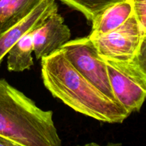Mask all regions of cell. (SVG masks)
I'll list each match as a JSON object with an SVG mask.
<instances>
[{
	"instance_id": "obj_6",
	"label": "cell",
	"mask_w": 146,
	"mask_h": 146,
	"mask_svg": "<svg viewBox=\"0 0 146 146\" xmlns=\"http://www.w3.org/2000/svg\"><path fill=\"white\" fill-rule=\"evenodd\" d=\"M71 30L64 23V19L58 11L51 14L32 31L34 52L37 60L56 51L71 40Z\"/></svg>"
},
{
	"instance_id": "obj_7",
	"label": "cell",
	"mask_w": 146,
	"mask_h": 146,
	"mask_svg": "<svg viewBox=\"0 0 146 146\" xmlns=\"http://www.w3.org/2000/svg\"><path fill=\"white\" fill-rule=\"evenodd\" d=\"M58 11L56 0H44L24 19L0 32V64L11 46L23 36L38 28L51 14Z\"/></svg>"
},
{
	"instance_id": "obj_8",
	"label": "cell",
	"mask_w": 146,
	"mask_h": 146,
	"mask_svg": "<svg viewBox=\"0 0 146 146\" xmlns=\"http://www.w3.org/2000/svg\"><path fill=\"white\" fill-rule=\"evenodd\" d=\"M132 14L133 6L130 0L115 3L93 20L92 29L88 37L94 38L115 29L124 24Z\"/></svg>"
},
{
	"instance_id": "obj_13",
	"label": "cell",
	"mask_w": 146,
	"mask_h": 146,
	"mask_svg": "<svg viewBox=\"0 0 146 146\" xmlns=\"http://www.w3.org/2000/svg\"><path fill=\"white\" fill-rule=\"evenodd\" d=\"M0 146H23L17 143L0 136Z\"/></svg>"
},
{
	"instance_id": "obj_11",
	"label": "cell",
	"mask_w": 146,
	"mask_h": 146,
	"mask_svg": "<svg viewBox=\"0 0 146 146\" xmlns=\"http://www.w3.org/2000/svg\"><path fill=\"white\" fill-rule=\"evenodd\" d=\"M71 8L82 13L90 22L103 11L122 0H60Z\"/></svg>"
},
{
	"instance_id": "obj_14",
	"label": "cell",
	"mask_w": 146,
	"mask_h": 146,
	"mask_svg": "<svg viewBox=\"0 0 146 146\" xmlns=\"http://www.w3.org/2000/svg\"><path fill=\"white\" fill-rule=\"evenodd\" d=\"M78 146H123V145L121 143H109L106 144V145H100V144L96 143H88L84 144V145H78Z\"/></svg>"
},
{
	"instance_id": "obj_2",
	"label": "cell",
	"mask_w": 146,
	"mask_h": 146,
	"mask_svg": "<svg viewBox=\"0 0 146 146\" xmlns=\"http://www.w3.org/2000/svg\"><path fill=\"white\" fill-rule=\"evenodd\" d=\"M0 136L23 146H62L53 112L0 79Z\"/></svg>"
},
{
	"instance_id": "obj_12",
	"label": "cell",
	"mask_w": 146,
	"mask_h": 146,
	"mask_svg": "<svg viewBox=\"0 0 146 146\" xmlns=\"http://www.w3.org/2000/svg\"><path fill=\"white\" fill-rule=\"evenodd\" d=\"M133 6V14L143 30L146 31V0H130Z\"/></svg>"
},
{
	"instance_id": "obj_10",
	"label": "cell",
	"mask_w": 146,
	"mask_h": 146,
	"mask_svg": "<svg viewBox=\"0 0 146 146\" xmlns=\"http://www.w3.org/2000/svg\"><path fill=\"white\" fill-rule=\"evenodd\" d=\"M32 31L23 36L7 52V68L13 72H22L34 65Z\"/></svg>"
},
{
	"instance_id": "obj_1",
	"label": "cell",
	"mask_w": 146,
	"mask_h": 146,
	"mask_svg": "<svg viewBox=\"0 0 146 146\" xmlns=\"http://www.w3.org/2000/svg\"><path fill=\"white\" fill-rule=\"evenodd\" d=\"M41 60L44 86L53 96L76 112L108 123H122L131 114L81 75L61 49Z\"/></svg>"
},
{
	"instance_id": "obj_9",
	"label": "cell",
	"mask_w": 146,
	"mask_h": 146,
	"mask_svg": "<svg viewBox=\"0 0 146 146\" xmlns=\"http://www.w3.org/2000/svg\"><path fill=\"white\" fill-rule=\"evenodd\" d=\"M44 0H0V32L25 18Z\"/></svg>"
},
{
	"instance_id": "obj_5",
	"label": "cell",
	"mask_w": 146,
	"mask_h": 146,
	"mask_svg": "<svg viewBox=\"0 0 146 146\" xmlns=\"http://www.w3.org/2000/svg\"><path fill=\"white\" fill-rule=\"evenodd\" d=\"M90 38L102 58L128 61L132 59L146 43V31L142 29L133 14L115 29Z\"/></svg>"
},
{
	"instance_id": "obj_4",
	"label": "cell",
	"mask_w": 146,
	"mask_h": 146,
	"mask_svg": "<svg viewBox=\"0 0 146 146\" xmlns=\"http://www.w3.org/2000/svg\"><path fill=\"white\" fill-rule=\"evenodd\" d=\"M61 49L81 75L108 98L118 102L110 84L104 59L98 54L88 36L71 39Z\"/></svg>"
},
{
	"instance_id": "obj_3",
	"label": "cell",
	"mask_w": 146,
	"mask_h": 146,
	"mask_svg": "<svg viewBox=\"0 0 146 146\" xmlns=\"http://www.w3.org/2000/svg\"><path fill=\"white\" fill-rule=\"evenodd\" d=\"M143 44L128 61L104 58L116 101L131 113L139 112L146 96V54Z\"/></svg>"
}]
</instances>
